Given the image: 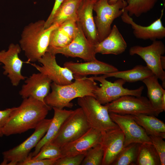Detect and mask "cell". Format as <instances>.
Instances as JSON below:
<instances>
[{"label": "cell", "instance_id": "22", "mask_svg": "<svg viewBox=\"0 0 165 165\" xmlns=\"http://www.w3.org/2000/svg\"><path fill=\"white\" fill-rule=\"evenodd\" d=\"M127 43L116 25L112 28L108 35L94 45L96 53L120 54L126 50Z\"/></svg>", "mask_w": 165, "mask_h": 165}, {"label": "cell", "instance_id": "2", "mask_svg": "<svg viewBox=\"0 0 165 165\" xmlns=\"http://www.w3.org/2000/svg\"><path fill=\"white\" fill-rule=\"evenodd\" d=\"M74 76V81L69 84L60 85L51 83V92L44 99L46 104L52 108H71L73 106L71 101L75 98L86 96L94 97V92L98 86L92 77Z\"/></svg>", "mask_w": 165, "mask_h": 165}, {"label": "cell", "instance_id": "42", "mask_svg": "<svg viewBox=\"0 0 165 165\" xmlns=\"http://www.w3.org/2000/svg\"><path fill=\"white\" fill-rule=\"evenodd\" d=\"M2 64V63H0V65H1Z\"/></svg>", "mask_w": 165, "mask_h": 165}, {"label": "cell", "instance_id": "8", "mask_svg": "<svg viewBox=\"0 0 165 165\" xmlns=\"http://www.w3.org/2000/svg\"><path fill=\"white\" fill-rule=\"evenodd\" d=\"M52 119H45L35 128L34 133L21 143L2 152L1 165H16L24 160L46 133Z\"/></svg>", "mask_w": 165, "mask_h": 165}, {"label": "cell", "instance_id": "23", "mask_svg": "<svg viewBox=\"0 0 165 165\" xmlns=\"http://www.w3.org/2000/svg\"><path fill=\"white\" fill-rule=\"evenodd\" d=\"M52 108L54 112L53 116L46 133L35 146L34 152H31L32 157L37 154L45 144L52 141L58 133L63 122L73 111L55 107Z\"/></svg>", "mask_w": 165, "mask_h": 165}, {"label": "cell", "instance_id": "21", "mask_svg": "<svg viewBox=\"0 0 165 165\" xmlns=\"http://www.w3.org/2000/svg\"><path fill=\"white\" fill-rule=\"evenodd\" d=\"M64 67L69 70L74 75L82 76L103 75L119 70L115 67L97 59L84 63L67 62L64 64Z\"/></svg>", "mask_w": 165, "mask_h": 165}, {"label": "cell", "instance_id": "25", "mask_svg": "<svg viewBox=\"0 0 165 165\" xmlns=\"http://www.w3.org/2000/svg\"><path fill=\"white\" fill-rule=\"evenodd\" d=\"M154 75L153 72L146 66L141 65L136 66L131 69L118 71L103 75L106 78L110 77L121 79L126 82H135L141 81L144 79Z\"/></svg>", "mask_w": 165, "mask_h": 165}, {"label": "cell", "instance_id": "1", "mask_svg": "<svg viewBox=\"0 0 165 165\" xmlns=\"http://www.w3.org/2000/svg\"><path fill=\"white\" fill-rule=\"evenodd\" d=\"M23 99L10 116L3 129L4 135L20 134L35 129L52 108L45 103L31 97Z\"/></svg>", "mask_w": 165, "mask_h": 165}, {"label": "cell", "instance_id": "13", "mask_svg": "<svg viewBox=\"0 0 165 165\" xmlns=\"http://www.w3.org/2000/svg\"><path fill=\"white\" fill-rule=\"evenodd\" d=\"M55 55L46 52L37 61L42 64L41 66L29 64L40 72L46 75L53 82L60 85L71 83L74 79V75L68 69L58 65Z\"/></svg>", "mask_w": 165, "mask_h": 165}, {"label": "cell", "instance_id": "36", "mask_svg": "<svg viewBox=\"0 0 165 165\" xmlns=\"http://www.w3.org/2000/svg\"><path fill=\"white\" fill-rule=\"evenodd\" d=\"M16 107L7 108L5 110H0V137L4 135V128L13 111Z\"/></svg>", "mask_w": 165, "mask_h": 165}, {"label": "cell", "instance_id": "26", "mask_svg": "<svg viewBox=\"0 0 165 165\" xmlns=\"http://www.w3.org/2000/svg\"><path fill=\"white\" fill-rule=\"evenodd\" d=\"M82 0H64L56 13L52 25H60L70 20H74L77 22V10Z\"/></svg>", "mask_w": 165, "mask_h": 165}, {"label": "cell", "instance_id": "5", "mask_svg": "<svg viewBox=\"0 0 165 165\" xmlns=\"http://www.w3.org/2000/svg\"><path fill=\"white\" fill-rule=\"evenodd\" d=\"M127 5L124 0H119L113 4H110L108 0H97L95 2L93 9L96 15L94 20L99 42L108 35L113 21L121 16Z\"/></svg>", "mask_w": 165, "mask_h": 165}, {"label": "cell", "instance_id": "30", "mask_svg": "<svg viewBox=\"0 0 165 165\" xmlns=\"http://www.w3.org/2000/svg\"><path fill=\"white\" fill-rule=\"evenodd\" d=\"M158 0H127L124 9L130 16H140L151 10Z\"/></svg>", "mask_w": 165, "mask_h": 165}, {"label": "cell", "instance_id": "19", "mask_svg": "<svg viewBox=\"0 0 165 165\" xmlns=\"http://www.w3.org/2000/svg\"><path fill=\"white\" fill-rule=\"evenodd\" d=\"M124 136L120 128L102 134L104 150L102 165H111L124 147Z\"/></svg>", "mask_w": 165, "mask_h": 165}, {"label": "cell", "instance_id": "14", "mask_svg": "<svg viewBox=\"0 0 165 165\" xmlns=\"http://www.w3.org/2000/svg\"><path fill=\"white\" fill-rule=\"evenodd\" d=\"M77 24L78 30L77 34L70 44L64 47L47 52L55 55L61 54L67 57H79L86 61L96 59L94 46L88 40L81 27Z\"/></svg>", "mask_w": 165, "mask_h": 165}, {"label": "cell", "instance_id": "18", "mask_svg": "<svg viewBox=\"0 0 165 165\" xmlns=\"http://www.w3.org/2000/svg\"><path fill=\"white\" fill-rule=\"evenodd\" d=\"M96 0H82L77 11V22L88 40L94 46L99 42L93 13Z\"/></svg>", "mask_w": 165, "mask_h": 165}, {"label": "cell", "instance_id": "9", "mask_svg": "<svg viewBox=\"0 0 165 165\" xmlns=\"http://www.w3.org/2000/svg\"><path fill=\"white\" fill-rule=\"evenodd\" d=\"M92 77L95 81L101 83V86L94 90V97L102 105L110 103L124 96H141L144 89L143 86L135 90L125 88L123 85L126 82L121 79L111 82L107 80L103 75Z\"/></svg>", "mask_w": 165, "mask_h": 165}, {"label": "cell", "instance_id": "24", "mask_svg": "<svg viewBox=\"0 0 165 165\" xmlns=\"http://www.w3.org/2000/svg\"><path fill=\"white\" fill-rule=\"evenodd\" d=\"M131 115L148 136H158L165 138V124L156 116L144 114Z\"/></svg>", "mask_w": 165, "mask_h": 165}, {"label": "cell", "instance_id": "20", "mask_svg": "<svg viewBox=\"0 0 165 165\" xmlns=\"http://www.w3.org/2000/svg\"><path fill=\"white\" fill-rule=\"evenodd\" d=\"M78 30L77 23L74 20H68L59 25L51 33L47 52L68 45L75 38Z\"/></svg>", "mask_w": 165, "mask_h": 165}, {"label": "cell", "instance_id": "39", "mask_svg": "<svg viewBox=\"0 0 165 165\" xmlns=\"http://www.w3.org/2000/svg\"><path fill=\"white\" fill-rule=\"evenodd\" d=\"M160 64L162 69L164 70L165 69V57L162 55L160 58Z\"/></svg>", "mask_w": 165, "mask_h": 165}, {"label": "cell", "instance_id": "33", "mask_svg": "<svg viewBox=\"0 0 165 165\" xmlns=\"http://www.w3.org/2000/svg\"><path fill=\"white\" fill-rule=\"evenodd\" d=\"M152 143L156 150L160 159L161 165H165V141L162 138L149 136Z\"/></svg>", "mask_w": 165, "mask_h": 165}, {"label": "cell", "instance_id": "7", "mask_svg": "<svg viewBox=\"0 0 165 165\" xmlns=\"http://www.w3.org/2000/svg\"><path fill=\"white\" fill-rule=\"evenodd\" d=\"M105 105L109 113L121 115L144 114L156 117L163 112L155 108L148 98L141 96H124Z\"/></svg>", "mask_w": 165, "mask_h": 165}, {"label": "cell", "instance_id": "11", "mask_svg": "<svg viewBox=\"0 0 165 165\" xmlns=\"http://www.w3.org/2000/svg\"><path fill=\"white\" fill-rule=\"evenodd\" d=\"M22 50L19 45L10 44L7 50L0 51V63L3 64L4 71L3 74L9 79L13 86H18L20 81L24 80L26 77L21 74V69L24 62L19 57Z\"/></svg>", "mask_w": 165, "mask_h": 165}, {"label": "cell", "instance_id": "12", "mask_svg": "<svg viewBox=\"0 0 165 165\" xmlns=\"http://www.w3.org/2000/svg\"><path fill=\"white\" fill-rule=\"evenodd\" d=\"M109 113L112 120L123 133L124 147L132 143L152 144L149 136L131 115Z\"/></svg>", "mask_w": 165, "mask_h": 165}, {"label": "cell", "instance_id": "38", "mask_svg": "<svg viewBox=\"0 0 165 165\" xmlns=\"http://www.w3.org/2000/svg\"><path fill=\"white\" fill-rule=\"evenodd\" d=\"M161 108L163 111H165V91L163 94L161 99Z\"/></svg>", "mask_w": 165, "mask_h": 165}, {"label": "cell", "instance_id": "34", "mask_svg": "<svg viewBox=\"0 0 165 165\" xmlns=\"http://www.w3.org/2000/svg\"><path fill=\"white\" fill-rule=\"evenodd\" d=\"M85 154L73 156L62 157L58 159L54 165H79L85 156Z\"/></svg>", "mask_w": 165, "mask_h": 165}, {"label": "cell", "instance_id": "16", "mask_svg": "<svg viewBox=\"0 0 165 165\" xmlns=\"http://www.w3.org/2000/svg\"><path fill=\"white\" fill-rule=\"evenodd\" d=\"M19 94L23 99L30 97L45 102L46 97L50 93L52 82L46 75L40 72L33 73L27 78Z\"/></svg>", "mask_w": 165, "mask_h": 165}, {"label": "cell", "instance_id": "40", "mask_svg": "<svg viewBox=\"0 0 165 165\" xmlns=\"http://www.w3.org/2000/svg\"><path fill=\"white\" fill-rule=\"evenodd\" d=\"M119 0H108V2L110 4H113Z\"/></svg>", "mask_w": 165, "mask_h": 165}, {"label": "cell", "instance_id": "6", "mask_svg": "<svg viewBox=\"0 0 165 165\" xmlns=\"http://www.w3.org/2000/svg\"><path fill=\"white\" fill-rule=\"evenodd\" d=\"M91 128L82 109L79 108L73 110L65 120L51 142L61 148L82 136Z\"/></svg>", "mask_w": 165, "mask_h": 165}, {"label": "cell", "instance_id": "27", "mask_svg": "<svg viewBox=\"0 0 165 165\" xmlns=\"http://www.w3.org/2000/svg\"><path fill=\"white\" fill-rule=\"evenodd\" d=\"M147 89V96L152 105L155 108L163 111L161 108V99L165 91L159 83L158 78L153 75L141 81Z\"/></svg>", "mask_w": 165, "mask_h": 165}, {"label": "cell", "instance_id": "31", "mask_svg": "<svg viewBox=\"0 0 165 165\" xmlns=\"http://www.w3.org/2000/svg\"><path fill=\"white\" fill-rule=\"evenodd\" d=\"M61 157V148L50 141L45 144L37 154L32 158L39 160L59 159Z\"/></svg>", "mask_w": 165, "mask_h": 165}, {"label": "cell", "instance_id": "17", "mask_svg": "<svg viewBox=\"0 0 165 165\" xmlns=\"http://www.w3.org/2000/svg\"><path fill=\"white\" fill-rule=\"evenodd\" d=\"M102 138V133L91 127L82 136L61 148V157L86 154L90 149L101 143Z\"/></svg>", "mask_w": 165, "mask_h": 165}, {"label": "cell", "instance_id": "3", "mask_svg": "<svg viewBox=\"0 0 165 165\" xmlns=\"http://www.w3.org/2000/svg\"><path fill=\"white\" fill-rule=\"evenodd\" d=\"M45 22L39 20L31 23L25 27L22 32L20 46L28 64L38 61L47 52L51 33L59 25L53 24L45 28Z\"/></svg>", "mask_w": 165, "mask_h": 165}, {"label": "cell", "instance_id": "10", "mask_svg": "<svg viewBox=\"0 0 165 165\" xmlns=\"http://www.w3.org/2000/svg\"><path fill=\"white\" fill-rule=\"evenodd\" d=\"M165 53V46L160 40L153 41L152 43L147 46L136 45L130 48L129 53L131 56L137 55L146 64V66L154 75L162 81V86L165 88V72L160 64V58Z\"/></svg>", "mask_w": 165, "mask_h": 165}, {"label": "cell", "instance_id": "4", "mask_svg": "<svg viewBox=\"0 0 165 165\" xmlns=\"http://www.w3.org/2000/svg\"><path fill=\"white\" fill-rule=\"evenodd\" d=\"M77 103L91 127L102 134L119 128L111 118L107 107L101 104L94 97H79Z\"/></svg>", "mask_w": 165, "mask_h": 165}, {"label": "cell", "instance_id": "15", "mask_svg": "<svg viewBox=\"0 0 165 165\" xmlns=\"http://www.w3.org/2000/svg\"><path fill=\"white\" fill-rule=\"evenodd\" d=\"M164 7L161 10L160 17L148 26H142L136 23L125 9L121 16V18L124 23L131 25L133 33L137 38L152 41L163 39L165 37V28L163 25L162 19Z\"/></svg>", "mask_w": 165, "mask_h": 165}, {"label": "cell", "instance_id": "32", "mask_svg": "<svg viewBox=\"0 0 165 165\" xmlns=\"http://www.w3.org/2000/svg\"><path fill=\"white\" fill-rule=\"evenodd\" d=\"M104 150L101 143L90 149L86 153L82 165H102Z\"/></svg>", "mask_w": 165, "mask_h": 165}, {"label": "cell", "instance_id": "35", "mask_svg": "<svg viewBox=\"0 0 165 165\" xmlns=\"http://www.w3.org/2000/svg\"><path fill=\"white\" fill-rule=\"evenodd\" d=\"M31 152L23 161L18 163V165H54L58 159H44L37 160L32 159Z\"/></svg>", "mask_w": 165, "mask_h": 165}, {"label": "cell", "instance_id": "37", "mask_svg": "<svg viewBox=\"0 0 165 165\" xmlns=\"http://www.w3.org/2000/svg\"><path fill=\"white\" fill-rule=\"evenodd\" d=\"M64 0H55L51 12L45 22L44 27L45 28L49 27L52 24L54 16L57 10Z\"/></svg>", "mask_w": 165, "mask_h": 165}, {"label": "cell", "instance_id": "28", "mask_svg": "<svg viewBox=\"0 0 165 165\" xmlns=\"http://www.w3.org/2000/svg\"><path fill=\"white\" fill-rule=\"evenodd\" d=\"M136 165H161L159 156L152 144H140Z\"/></svg>", "mask_w": 165, "mask_h": 165}, {"label": "cell", "instance_id": "41", "mask_svg": "<svg viewBox=\"0 0 165 165\" xmlns=\"http://www.w3.org/2000/svg\"><path fill=\"white\" fill-rule=\"evenodd\" d=\"M162 0L164 4V6H165V0Z\"/></svg>", "mask_w": 165, "mask_h": 165}, {"label": "cell", "instance_id": "29", "mask_svg": "<svg viewBox=\"0 0 165 165\" xmlns=\"http://www.w3.org/2000/svg\"><path fill=\"white\" fill-rule=\"evenodd\" d=\"M140 144L132 143L123 147L111 165H136Z\"/></svg>", "mask_w": 165, "mask_h": 165}]
</instances>
